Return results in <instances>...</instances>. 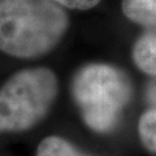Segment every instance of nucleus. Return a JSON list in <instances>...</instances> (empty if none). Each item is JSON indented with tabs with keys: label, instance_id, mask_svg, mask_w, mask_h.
Listing matches in <instances>:
<instances>
[{
	"label": "nucleus",
	"instance_id": "obj_2",
	"mask_svg": "<svg viewBox=\"0 0 156 156\" xmlns=\"http://www.w3.org/2000/svg\"><path fill=\"white\" fill-rule=\"evenodd\" d=\"M73 96L86 125L98 133L111 131L129 103L131 86L128 77L115 66L90 64L77 73Z\"/></svg>",
	"mask_w": 156,
	"mask_h": 156
},
{
	"label": "nucleus",
	"instance_id": "obj_1",
	"mask_svg": "<svg viewBox=\"0 0 156 156\" xmlns=\"http://www.w3.org/2000/svg\"><path fill=\"white\" fill-rule=\"evenodd\" d=\"M69 20L55 0H0V51L33 58L53 50Z\"/></svg>",
	"mask_w": 156,
	"mask_h": 156
},
{
	"label": "nucleus",
	"instance_id": "obj_8",
	"mask_svg": "<svg viewBox=\"0 0 156 156\" xmlns=\"http://www.w3.org/2000/svg\"><path fill=\"white\" fill-rule=\"evenodd\" d=\"M61 7L69 9H80V11H86V9L94 8L100 3V0H55Z\"/></svg>",
	"mask_w": 156,
	"mask_h": 156
},
{
	"label": "nucleus",
	"instance_id": "obj_5",
	"mask_svg": "<svg viewBox=\"0 0 156 156\" xmlns=\"http://www.w3.org/2000/svg\"><path fill=\"white\" fill-rule=\"evenodd\" d=\"M121 7L130 21L156 30V0H122Z\"/></svg>",
	"mask_w": 156,
	"mask_h": 156
},
{
	"label": "nucleus",
	"instance_id": "obj_7",
	"mask_svg": "<svg viewBox=\"0 0 156 156\" xmlns=\"http://www.w3.org/2000/svg\"><path fill=\"white\" fill-rule=\"evenodd\" d=\"M138 131L144 147L156 154V107H151L140 116Z\"/></svg>",
	"mask_w": 156,
	"mask_h": 156
},
{
	"label": "nucleus",
	"instance_id": "obj_6",
	"mask_svg": "<svg viewBox=\"0 0 156 156\" xmlns=\"http://www.w3.org/2000/svg\"><path fill=\"white\" fill-rule=\"evenodd\" d=\"M37 156H87L61 136L51 135L39 143Z\"/></svg>",
	"mask_w": 156,
	"mask_h": 156
},
{
	"label": "nucleus",
	"instance_id": "obj_9",
	"mask_svg": "<svg viewBox=\"0 0 156 156\" xmlns=\"http://www.w3.org/2000/svg\"><path fill=\"white\" fill-rule=\"evenodd\" d=\"M147 98L151 107H156V81H154L152 83L148 86L147 90Z\"/></svg>",
	"mask_w": 156,
	"mask_h": 156
},
{
	"label": "nucleus",
	"instance_id": "obj_4",
	"mask_svg": "<svg viewBox=\"0 0 156 156\" xmlns=\"http://www.w3.org/2000/svg\"><path fill=\"white\" fill-rule=\"evenodd\" d=\"M133 60L139 70L156 77V30L151 29L136 39L133 47Z\"/></svg>",
	"mask_w": 156,
	"mask_h": 156
},
{
	"label": "nucleus",
	"instance_id": "obj_3",
	"mask_svg": "<svg viewBox=\"0 0 156 156\" xmlns=\"http://www.w3.org/2000/svg\"><path fill=\"white\" fill-rule=\"evenodd\" d=\"M57 78L47 68L16 73L0 89V133L25 131L44 119L57 96Z\"/></svg>",
	"mask_w": 156,
	"mask_h": 156
}]
</instances>
